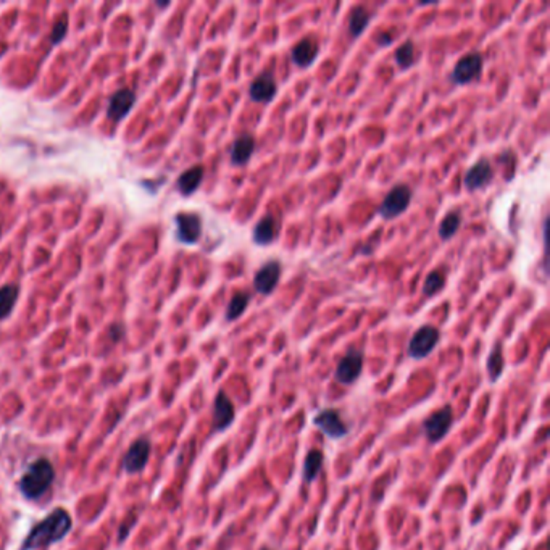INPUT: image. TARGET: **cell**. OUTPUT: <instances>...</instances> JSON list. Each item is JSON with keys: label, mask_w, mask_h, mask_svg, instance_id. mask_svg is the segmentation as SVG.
<instances>
[{"label": "cell", "mask_w": 550, "mask_h": 550, "mask_svg": "<svg viewBox=\"0 0 550 550\" xmlns=\"http://www.w3.org/2000/svg\"><path fill=\"white\" fill-rule=\"evenodd\" d=\"M444 286H445V275L442 273V271L436 270V271H431L428 277H426L423 289L421 291H423L425 297H431V296H436L438 292L444 289Z\"/></svg>", "instance_id": "26"}, {"label": "cell", "mask_w": 550, "mask_h": 550, "mask_svg": "<svg viewBox=\"0 0 550 550\" xmlns=\"http://www.w3.org/2000/svg\"><path fill=\"white\" fill-rule=\"evenodd\" d=\"M135 102H136L135 91H131V89L118 91L116 94L110 99L109 112H107V115H109L112 121H120L128 115V113H130L132 105H135Z\"/></svg>", "instance_id": "16"}, {"label": "cell", "mask_w": 550, "mask_h": 550, "mask_svg": "<svg viewBox=\"0 0 550 550\" xmlns=\"http://www.w3.org/2000/svg\"><path fill=\"white\" fill-rule=\"evenodd\" d=\"M73 528L71 515L65 508H55L43 521L31 529L20 550H43L56 544L68 536Z\"/></svg>", "instance_id": "1"}, {"label": "cell", "mask_w": 550, "mask_h": 550, "mask_svg": "<svg viewBox=\"0 0 550 550\" xmlns=\"http://www.w3.org/2000/svg\"><path fill=\"white\" fill-rule=\"evenodd\" d=\"M323 465H325V454L318 449H312L305 455V460H303L302 465V480L307 484H312L313 481H316V478L320 476V473L323 470Z\"/></svg>", "instance_id": "19"}, {"label": "cell", "mask_w": 550, "mask_h": 550, "mask_svg": "<svg viewBox=\"0 0 550 550\" xmlns=\"http://www.w3.org/2000/svg\"><path fill=\"white\" fill-rule=\"evenodd\" d=\"M378 43L381 44V45H390V43H392V36H390L389 33L379 34L378 36Z\"/></svg>", "instance_id": "30"}, {"label": "cell", "mask_w": 550, "mask_h": 550, "mask_svg": "<svg viewBox=\"0 0 550 550\" xmlns=\"http://www.w3.org/2000/svg\"><path fill=\"white\" fill-rule=\"evenodd\" d=\"M281 277V263L277 260H270L260 266L254 277L255 291L261 296H270L277 287Z\"/></svg>", "instance_id": "11"}, {"label": "cell", "mask_w": 550, "mask_h": 550, "mask_svg": "<svg viewBox=\"0 0 550 550\" xmlns=\"http://www.w3.org/2000/svg\"><path fill=\"white\" fill-rule=\"evenodd\" d=\"M20 287L17 284H7L0 287V320L7 318L12 313L15 303L18 300Z\"/></svg>", "instance_id": "23"}, {"label": "cell", "mask_w": 550, "mask_h": 550, "mask_svg": "<svg viewBox=\"0 0 550 550\" xmlns=\"http://www.w3.org/2000/svg\"><path fill=\"white\" fill-rule=\"evenodd\" d=\"M318 56V43L313 38H303L299 44L292 49L291 59L299 68L310 66Z\"/></svg>", "instance_id": "18"}, {"label": "cell", "mask_w": 550, "mask_h": 550, "mask_svg": "<svg viewBox=\"0 0 550 550\" xmlns=\"http://www.w3.org/2000/svg\"><path fill=\"white\" fill-rule=\"evenodd\" d=\"M492 178H494V169H492L489 160L481 158L480 162H476L475 165L468 169L464 183L468 191L475 192L486 188L492 181Z\"/></svg>", "instance_id": "12"}, {"label": "cell", "mask_w": 550, "mask_h": 550, "mask_svg": "<svg viewBox=\"0 0 550 550\" xmlns=\"http://www.w3.org/2000/svg\"><path fill=\"white\" fill-rule=\"evenodd\" d=\"M54 480V465L47 459H38L24 471L18 482V489L26 501H38L50 489Z\"/></svg>", "instance_id": "2"}, {"label": "cell", "mask_w": 550, "mask_h": 550, "mask_svg": "<svg viewBox=\"0 0 550 550\" xmlns=\"http://www.w3.org/2000/svg\"><path fill=\"white\" fill-rule=\"evenodd\" d=\"M410 204H412V189L407 184H397L384 197L379 207V215L384 220H394L407 212Z\"/></svg>", "instance_id": "4"}, {"label": "cell", "mask_w": 550, "mask_h": 550, "mask_svg": "<svg viewBox=\"0 0 550 550\" xmlns=\"http://www.w3.org/2000/svg\"><path fill=\"white\" fill-rule=\"evenodd\" d=\"M205 169L202 165L192 167L188 171H184L181 176L178 178V191L183 195H191L200 188L204 179Z\"/></svg>", "instance_id": "20"}, {"label": "cell", "mask_w": 550, "mask_h": 550, "mask_svg": "<svg viewBox=\"0 0 550 550\" xmlns=\"http://www.w3.org/2000/svg\"><path fill=\"white\" fill-rule=\"evenodd\" d=\"M152 444L147 438H139L132 442L130 449L126 450L125 457H123V468L130 475H137V473L144 471V468L147 466L148 459H151Z\"/></svg>", "instance_id": "8"}, {"label": "cell", "mask_w": 550, "mask_h": 550, "mask_svg": "<svg viewBox=\"0 0 550 550\" xmlns=\"http://www.w3.org/2000/svg\"><path fill=\"white\" fill-rule=\"evenodd\" d=\"M363 372V353L360 351H349L346 356L341 358V362L337 363L336 373H334V378H336L337 383H341L344 385H352L357 379L362 376Z\"/></svg>", "instance_id": "9"}, {"label": "cell", "mask_w": 550, "mask_h": 550, "mask_svg": "<svg viewBox=\"0 0 550 550\" xmlns=\"http://www.w3.org/2000/svg\"><path fill=\"white\" fill-rule=\"evenodd\" d=\"M135 526V523H123L121 526H120V529H118V541L120 542H125L126 541V537L130 536V531H131V528Z\"/></svg>", "instance_id": "29"}, {"label": "cell", "mask_w": 550, "mask_h": 550, "mask_svg": "<svg viewBox=\"0 0 550 550\" xmlns=\"http://www.w3.org/2000/svg\"><path fill=\"white\" fill-rule=\"evenodd\" d=\"M452 425H454V410H452L450 405H444L442 408L426 416L421 428H423V433L428 442L438 444L449 434Z\"/></svg>", "instance_id": "3"}, {"label": "cell", "mask_w": 550, "mask_h": 550, "mask_svg": "<svg viewBox=\"0 0 550 550\" xmlns=\"http://www.w3.org/2000/svg\"><path fill=\"white\" fill-rule=\"evenodd\" d=\"M66 24H68V20L66 18H61V20H59V22H56L52 34H50V40H52L54 44H59L60 40L63 39V36L66 34V29H68Z\"/></svg>", "instance_id": "28"}, {"label": "cell", "mask_w": 550, "mask_h": 550, "mask_svg": "<svg viewBox=\"0 0 550 550\" xmlns=\"http://www.w3.org/2000/svg\"><path fill=\"white\" fill-rule=\"evenodd\" d=\"M260 550H271V549H268V547H263V549H260Z\"/></svg>", "instance_id": "31"}, {"label": "cell", "mask_w": 550, "mask_h": 550, "mask_svg": "<svg viewBox=\"0 0 550 550\" xmlns=\"http://www.w3.org/2000/svg\"><path fill=\"white\" fill-rule=\"evenodd\" d=\"M250 303V294L249 292H236L233 299L228 303L226 308V321H236L238 318L244 315V312L247 310Z\"/></svg>", "instance_id": "22"}, {"label": "cell", "mask_w": 550, "mask_h": 550, "mask_svg": "<svg viewBox=\"0 0 550 550\" xmlns=\"http://www.w3.org/2000/svg\"><path fill=\"white\" fill-rule=\"evenodd\" d=\"M415 44L412 40H407L400 47L395 50V63H397L402 70L410 68L415 63Z\"/></svg>", "instance_id": "27"}, {"label": "cell", "mask_w": 550, "mask_h": 550, "mask_svg": "<svg viewBox=\"0 0 550 550\" xmlns=\"http://www.w3.org/2000/svg\"><path fill=\"white\" fill-rule=\"evenodd\" d=\"M486 368H487V376H489V381L491 383L498 381V378H501L502 373H503V368H505V358H503L502 344L497 342L496 346L492 347L489 357H487Z\"/></svg>", "instance_id": "21"}, {"label": "cell", "mask_w": 550, "mask_h": 550, "mask_svg": "<svg viewBox=\"0 0 550 550\" xmlns=\"http://www.w3.org/2000/svg\"><path fill=\"white\" fill-rule=\"evenodd\" d=\"M236 408L234 404L231 402L228 394L224 390H220L217 397L213 400V431L215 433H223L234 423Z\"/></svg>", "instance_id": "10"}, {"label": "cell", "mask_w": 550, "mask_h": 550, "mask_svg": "<svg viewBox=\"0 0 550 550\" xmlns=\"http://www.w3.org/2000/svg\"><path fill=\"white\" fill-rule=\"evenodd\" d=\"M257 147L255 137L249 135V132H244L239 137H236V141L233 142L229 151V158L231 163L236 167H244L250 162L252 155H254Z\"/></svg>", "instance_id": "15"}, {"label": "cell", "mask_w": 550, "mask_h": 550, "mask_svg": "<svg viewBox=\"0 0 550 550\" xmlns=\"http://www.w3.org/2000/svg\"><path fill=\"white\" fill-rule=\"evenodd\" d=\"M439 341H441V333L438 328L433 325L421 326L420 330H416L412 339H410L407 347L408 357L413 360L426 358L436 347H438Z\"/></svg>", "instance_id": "5"}, {"label": "cell", "mask_w": 550, "mask_h": 550, "mask_svg": "<svg viewBox=\"0 0 550 550\" xmlns=\"http://www.w3.org/2000/svg\"><path fill=\"white\" fill-rule=\"evenodd\" d=\"M482 73V55L471 52L457 61L454 71L450 75V81L454 84L465 86L476 81Z\"/></svg>", "instance_id": "7"}, {"label": "cell", "mask_w": 550, "mask_h": 550, "mask_svg": "<svg viewBox=\"0 0 550 550\" xmlns=\"http://www.w3.org/2000/svg\"><path fill=\"white\" fill-rule=\"evenodd\" d=\"M461 224V217L459 212H449L442 220V223L439 224V238L442 240H449L454 238L457 234V231H459Z\"/></svg>", "instance_id": "25"}, {"label": "cell", "mask_w": 550, "mask_h": 550, "mask_svg": "<svg viewBox=\"0 0 550 550\" xmlns=\"http://www.w3.org/2000/svg\"><path fill=\"white\" fill-rule=\"evenodd\" d=\"M369 20H372V15L365 7H357L352 10L351 18H349V33H351L352 38H358L367 29Z\"/></svg>", "instance_id": "24"}, {"label": "cell", "mask_w": 550, "mask_h": 550, "mask_svg": "<svg viewBox=\"0 0 550 550\" xmlns=\"http://www.w3.org/2000/svg\"><path fill=\"white\" fill-rule=\"evenodd\" d=\"M280 228L281 224L277 223V220L273 215H266V217L261 218L259 223L255 224L252 239H254L257 245H270L276 240L277 234H280Z\"/></svg>", "instance_id": "17"}, {"label": "cell", "mask_w": 550, "mask_h": 550, "mask_svg": "<svg viewBox=\"0 0 550 550\" xmlns=\"http://www.w3.org/2000/svg\"><path fill=\"white\" fill-rule=\"evenodd\" d=\"M178 238L184 244L199 243L202 236V220L195 213H178L176 215Z\"/></svg>", "instance_id": "14"}, {"label": "cell", "mask_w": 550, "mask_h": 550, "mask_svg": "<svg viewBox=\"0 0 550 550\" xmlns=\"http://www.w3.org/2000/svg\"><path fill=\"white\" fill-rule=\"evenodd\" d=\"M313 426L333 441L344 439L349 434V426L336 408H323L313 416Z\"/></svg>", "instance_id": "6"}, {"label": "cell", "mask_w": 550, "mask_h": 550, "mask_svg": "<svg viewBox=\"0 0 550 550\" xmlns=\"http://www.w3.org/2000/svg\"><path fill=\"white\" fill-rule=\"evenodd\" d=\"M277 94V84L270 73H261L249 86V97L257 104H270Z\"/></svg>", "instance_id": "13"}]
</instances>
